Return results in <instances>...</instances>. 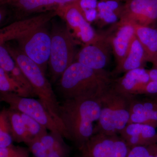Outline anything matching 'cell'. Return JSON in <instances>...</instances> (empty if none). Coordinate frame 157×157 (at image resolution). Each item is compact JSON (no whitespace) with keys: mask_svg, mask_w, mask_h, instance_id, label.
I'll list each match as a JSON object with an SVG mask.
<instances>
[{"mask_svg":"<svg viewBox=\"0 0 157 157\" xmlns=\"http://www.w3.org/2000/svg\"><path fill=\"white\" fill-rule=\"evenodd\" d=\"M106 70H94L74 62L59 79V88L65 100H100L113 78Z\"/></svg>","mask_w":157,"mask_h":157,"instance_id":"cell-1","label":"cell"},{"mask_svg":"<svg viewBox=\"0 0 157 157\" xmlns=\"http://www.w3.org/2000/svg\"><path fill=\"white\" fill-rule=\"evenodd\" d=\"M59 115L69 140L80 148L94 135L101 103L95 99H68L59 104Z\"/></svg>","mask_w":157,"mask_h":157,"instance_id":"cell-2","label":"cell"},{"mask_svg":"<svg viewBox=\"0 0 157 157\" xmlns=\"http://www.w3.org/2000/svg\"><path fill=\"white\" fill-rule=\"evenodd\" d=\"M4 44L14 61L28 78L39 101L58 124L67 133L60 117V104L45 73L36 63L25 55L17 46H13L9 42Z\"/></svg>","mask_w":157,"mask_h":157,"instance_id":"cell-3","label":"cell"},{"mask_svg":"<svg viewBox=\"0 0 157 157\" xmlns=\"http://www.w3.org/2000/svg\"><path fill=\"white\" fill-rule=\"evenodd\" d=\"M132 98L117 92L111 86L100 99L101 113L94 128V135L119 134L128 123L130 102Z\"/></svg>","mask_w":157,"mask_h":157,"instance_id":"cell-4","label":"cell"},{"mask_svg":"<svg viewBox=\"0 0 157 157\" xmlns=\"http://www.w3.org/2000/svg\"><path fill=\"white\" fill-rule=\"evenodd\" d=\"M51 48L48 62L52 81L59 79L74 62L76 41L67 26L52 23L50 31Z\"/></svg>","mask_w":157,"mask_h":157,"instance_id":"cell-5","label":"cell"},{"mask_svg":"<svg viewBox=\"0 0 157 157\" xmlns=\"http://www.w3.org/2000/svg\"><path fill=\"white\" fill-rule=\"evenodd\" d=\"M48 23L33 26L17 35L12 41L25 55L39 65L45 74L50 56V32Z\"/></svg>","mask_w":157,"mask_h":157,"instance_id":"cell-6","label":"cell"},{"mask_svg":"<svg viewBox=\"0 0 157 157\" xmlns=\"http://www.w3.org/2000/svg\"><path fill=\"white\" fill-rule=\"evenodd\" d=\"M1 101L9 105V107L25 113L36 120L50 132L60 134L69 139L67 134L55 121L39 100L32 98H24L13 93H2Z\"/></svg>","mask_w":157,"mask_h":157,"instance_id":"cell-7","label":"cell"},{"mask_svg":"<svg viewBox=\"0 0 157 157\" xmlns=\"http://www.w3.org/2000/svg\"><path fill=\"white\" fill-rule=\"evenodd\" d=\"M130 148L118 135L97 133L79 149L84 157H127Z\"/></svg>","mask_w":157,"mask_h":157,"instance_id":"cell-8","label":"cell"},{"mask_svg":"<svg viewBox=\"0 0 157 157\" xmlns=\"http://www.w3.org/2000/svg\"><path fill=\"white\" fill-rule=\"evenodd\" d=\"M113 54L107 32L98 33L91 43L83 45L76 53L74 62L94 70H105Z\"/></svg>","mask_w":157,"mask_h":157,"instance_id":"cell-9","label":"cell"},{"mask_svg":"<svg viewBox=\"0 0 157 157\" xmlns=\"http://www.w3.org/2000/svg\"><path fill=\"white\" fill-rule=\"evenodd\" d=\"M57 15L64 20L70 30L84 45L94 40L98 33L85 18L76 2L59 5L56 9Z\"/></svg>","mask_w":157,"mask_h":157,"instance_id":"cell-10","label":"cell"},{"mask_svg":"<svg viewBox=\"0 0 157 157\" xmlns=\"http://www.w3.org/2000/svg\"><path fill=\"white\" fill-rule=\"evenodd\" d=\"M119 21L151 26L157 21V0H128Z\"/></svg>","mask_w":157,"mask_h":157,"instance_id":"cell-11","label":"cell"},{"mask_svg":"<svg viewBox=\"0 0 157 157\" xmlns=\"http://www.w3.org/2000/svg\"><path fill=\"white\" fill-rule=\"evenodd\" d=\"M0 5L7 8L8 20H12L13 22L31 17L33 14L56 10L59 6L53 0H0Z\"/></svg>","mask_w":157,"mask_h":157,"instance_id":"cell-12","label":"cell"},{"mask_svg":"<svg viewBox=\"0 0 157 157\" xmlns=\"http://www.w3.org/2000/svg\"><path fill=\"white\" fill-rule=\"evenodd\" d=\"M114 56L116 66L123 60L135 36L134 25L130 22L119 21L110 25L107 31Z\"/></svg>","mask_w":157,"mask_h":157,"instance_id":"cell-13","label":"cell"},{"mask_svg":"<svg viewBox=\"0 0 157 157\" xmlns=\"http://www.w3.org/2000/svg\"><path fill=\"white\" fill-rule=\"evenodd\" d=\"M151 81L148 70L144 67L137 68L113 79L111 86L117 92L132 98L140 95Z\"/></svg>","mask_w":157,"mask_h":157,"instance_id":"cell-14","label":"cell"},{"mask_svg":"<svg viewBox=\"0 0 157 157\" xmlns=\"http://www.w3.org/2000/svg\"><path fill=\"white\" fill-rule=\"evenodd\" d=\"M130 147L149 146L157 144L156 128L139 123L128 124L119 133Z\"/></svg>","mask_w":157,"mask_h":157,"instance_id":"cell-15","label":"cell"},{"mask_svg":"<svg viewBox=\"0 0 157 157\" xmlns=\"http://www.w3.org/2000/svg\"><path fill=\"white\" fill-rule=\"evenodd\" d=\"M56 15V10H52L12 22L0 30V45L12 41L18 34L33 26L48 23Z\"/></svg>","mask_w":157,"mask_h":157,"instance_id":"cell-16","label":"cell"},{"mask_svg":"<svg viewBox=\"0 0 157 157\" xmlns=\"http://www.w3.org/2000/svg\"><path fill=\"white\" fill-rule=\"evenodd\" d=\"M130 117L128 124H144L157 128V105L151 98H132L130 102Z\"/></svg>","mask_w":157,"mask_h":157,"instance_id":"cell-17","label":"cell"},{"mask_svg":"<svg viewBox=\"0 0 157 157\" xmlns=\"http://www.w3.org/2000/svg\"><path fill=\"white\" fill-rule=\"evenodd\" d=\"M147 61L144 49L137 37H133L126 56L111 73L113 77L137 68L144 67Z\"/></svg>","mask_w":157,"mask_h":157,"instance_id":"cell-18","label":"cell"},{"mask_svg":"<svg viewBox=\"0 0 157 157\" xmlns=\"http://www.w3.org/2000/svg\"><path fill=\"white\" fill-rule=\"evenodd\" d=\"M128 0H98L96 21L101 27L112 25L120 19Z\"/></svg>","mask_w":157,"mask_h":157,"instance_id":"cell-19","label":"cell"},{"mask_svg":"<svg viewBox=\"0 0 157 157\" xmlns=\"http://www.w3.org/2000/svg\"><path fill=\"white\" fill-rule=\"evenodd\" d=\"M135 35L145 52L147 62H157V30L151 26L133 24Z\"/></svg>","mask_w":157,"mask_h":157,"instance_id":"cell-20","label":"cell"},{"mask_svg":"<svg viewBox=\"0 0 157 157\" xmlns=\"http://www.w3.org/2000/svg\"><path fill=\"white\" fill-rule=\"evenodd\" d=\"M7 110L14 141L17 143L24 142L27 145L30 142V139L20 112L10 107Z\"/></svg>","mask_w":157,"mask_h":157,"instance_id":"cell-21","label":"cell"},{"mask_svg":"<svg viewBox=\"0 0 157 157\" xmlns=\"http://www.w3.org/2000/svg\"><path fill=\"white\" fill-rule=\"evenodd\" d=\"M0 92L2 93H13L24 98H33L28 91L20 85L9 73L1 68Z\"/></svg>","mask_w":157,"mask_h":157,"instance_id":"cell-22","label":"cell"},{"mask_svg":"<svg viewBox=\"0 0 157 157\" xmlns=\"http://www.w3.org/2000/svg\"><path fill=\"white\" fill-rule=\"evenodd\" d=\"M13 141L14 140L8 110L4 109L0 113V148L12 145Z\"/></svg>","mask_w":157,"mask_h":157,"instance_id":"cell-23","label":"cell"},{"mask_svg":"<svg viewBox=\"0 0 157 157\" xmlns=\"http://www.w3.org/2000/svg\"><path fill=\"white\" fill-rule=\"evenodd\" d=\"M20 113L28 133L30 142L34 139L41 137L48 133L47 129L36 120L25 113Z\"/></svg>","mask_w":157,"mask_h":157,"instance_id":"cell-24","label":"cell"},{"mask_svg":"<svg viewBox=\"0 0 157 157\" xmlns=\"http://www.w3.org/2000/svg\"><path fill=\"white\" fill-rule=\"evenodd\" d=\"M8 73L13 79L20 84V85L23 88L28 91L33 97L36 96L33 86L29 81L28 78L22 72L21 69L17 66V64L14 69L10 73Z\"/></svg>","mask_w":157,"mask_h":157,"instance_id":"cell-25","label":"cell"},{"mask_svg":"<svg viewBox=\"0 0 157 157\" xmlns=\"http://www.w3.org/2000/svg\"><path fill=\"white\" fill-rule=\"evenodd\" d=\"M30 151L29 148L14 144L0 148V157H29Z\"/></svg>","mask_w":157,"mask_h":157,"instance_id":"cell-26","label":"cell"},{"mask_svg":"<svg viewBox=\"0 0 157 157\" xmlns=\"http://www.w3.org/2000/svg\"><path fill=\"white\" fill-rule=\"evenodd\" d=\"M16 65V63L4 44L0 45V68L7 73H10Z\"/></svg>","mask_w":157,"mask_h":157,"instance_id":"cell-27","label":"cell"},{"mask_svg":"<svg viewBox=\"0 0 157 157\" xmlns=\"http://www.w3.org/2000/svg\"><path fill=\"white\" fill-rule=\"evenodd\" d=\"M29 150L35 157H45L48 153L39 138H35L28 144Z\"/></svg>","mask_w":157,"mask_h":157,"instance_id":"cell-28","label":"cell"},{"mask_svg":"<svg viewBox=\"0 0 157 157\" xmlns=\"http://www.w3.org/2000/svg\"><path fill=\"white\" fill-rule=\"evenodd\" d=\"M70 152L71 148L64 140L49 151L45 157H68Z\"/></svg>","mask_w":157,"mask_h":157,"instance_id":"cell-29","label":"cell"},{"mask_svg":"<svg viewBox=\"0 0 157 157\" xmlns=\"http://www.w3.org/2000/svg\"><path fill=\"white\" fill-rule=\"evenodd\" d=\"M127 157H154L147 146H137L130 148Z\"/></svg>","mask_w":157,"mask_h":157,"instance_id":"cell-30","label":"cell"},{"mask_svg":"<svg viewBox=\"0 0 157 157\" xmlns=\"http://www.w3.org/2000/svg\"><path fill=\"white\" fill-rule=\"evenodd\" d=\"M140 95H144L149 98H157V80L150 82Z\"/></svg>","mask_w":157,"mask_h":157,"instance_id":"cell-31","label":"cell"},{"mask_svg":"<svg viewBox=\"0 0 157 157\" xmlns=\"http://www.w3.org/2000/svg\"><path fill=\"white\" fill-rule=\"evenodd\" d=\"M9 17V12L6 6L1 5L0 7V23L1 25L7 19L8 21Z\"/></svg>","mask_w":157,"mask_h":157,"instance_id":"cell-32","label":"cell"},{"mask_svg":"<svg viewBox=\"0 0 157 157\" xmlns=\"http://www.w3.org/2000/svg\"><path fill=\"white\" fill-rule=\"evenodd\" d=\"M58 6L59 5H66L77 2L79 0H53Z\"/></svg>","mask_w":157,"mask_h":157,"instance_id":"cell-33","label":"cell"},{"mask_svg":"<svg viewBox=\"0 0 157 157\" xmlns=\"http://www.w3.org/2000/svg\"><path fill=\"white\" fill-rule=\"evenodd\" d=\"M154 157H157V144L147 146Z\"/></svg>","mask_w":157,"mask_h":157,"instance_id":"cell-34","label":"cell"},{"mask_svg":"<svg viewBox=\"0 0 157 157\" xmlns=\"http://www.w3.org/2000/svg\"><path fill=\"white\" fill-rule=\"evenodd\" d=\"M151 98L152 99V100H153L155 103H156V104L157 105V98Z\"/></svg>","mask_w":157,"mask_h":157,"instance_id":"cell-35","label":"cell"},{"mask_svg":"<svg viewBox=\"0 0 157 157\" xmlns=\"http://www.w3.org/2000/svg\"><path fill=\"white\" fill-rule=\"evenodd\" d=\"M153 67H155L157 69V63H155L153 64Z\"/></svg>","mask_w":157,"mask_h":157,"instance_id":"cell-36","label":"cell"},{"mask_svg":"<svg viewBox=\"0 0 157 157\" xmlns=\"http://www.w3.org/2000/svg\"><path fill=\"white\" fill-rule=\"evenodd\" d=\"M76 157H83V156L82 155H81V156H79Z\"/></svg>","mask_w":157,"mask_h":157,"instance_id":"cell-37","label":"cell"},{"mask_svg":"<svg viewBox=\"0 0 157 157\" xmlns=\"http://www.w3.org/2000/svg\"><path fill=\"white\" fill-rule=\"evenodd\" d=\"M156 29H157V28H156Z\"/></svg>","mask_w":157,"mask_h":157,"instance_id":"cell-38","label":"cell"},{"mask_svg":"<svg viewBox=\"0 0 157 157\" xmlns=\"http://www.w3.org/2000/svg\"><path fill=\"white\" fill-rule=\"evenodd\" d=\"M156 63H157V62H156Z\"/></svg>","mask_w":157,"mask_h":157,"instance_id":"cell-39","label":"cell"}]
</instances>
